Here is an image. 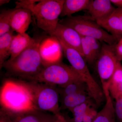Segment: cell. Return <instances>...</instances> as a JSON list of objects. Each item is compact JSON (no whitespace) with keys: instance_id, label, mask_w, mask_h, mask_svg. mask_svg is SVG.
I'll use <instances>...</instances> for the list:
<instances>
[{"instance_id":"cell-1","label":"cell","mask_w":122,"mask_h":122,"mask_svg":"<svg viewBox=\"0 0 122 122\" xmlns=\"http://www.w3.org/2000/svg\"><path fill=\"white\" fill-rule=\"evenodd\" d=\"M46 36L34 37L33 41L22 52L12 60L8 59L2 65L8 76L30 81L44 68L39 48L41 42Z\"/></svg>"},{"instance_id":"cell-2","label":"cell","mask_w":122,"mask_h":122,"mask_svg":"<svg viewBox=\"0 0 122 122\" xmlns=\"http://www.w3.org/2000/svg\"><path fill=\"white\" fill-rule=\"evenodd\" d=\"M0 103L1 107L11 115L37 109L26 81L12 77L5 80L1 87Z\"/></svg>"},{"instance_id":"cell-3","label":"cell","mask_w":122,"mask_h":122,"mask_svg":"<svg viewBox=\"0 0 122 122\" xmlns=\"http://www.w3.org/2000/svg\"><path fill=\"white\" fill-rule=\"evenodd\" d=\"M59 23L73 29L81 36L93 37L111 45L116 44L122 37L108 32L90 16H71L60 20Z\"/></svg>"},{"instance_id":"cell-4","label":"cell","mask_w":122,"mask_h":122,"mask_svg":"<svg viewBox=\"0 0 122 122\" xmlns=\"http://www.w3.org/2000/svg\"><path fill=\"white\" fill-rule=\"evenodd\" d=\"M65 0H41L30 9L37 26L46 33L54 30L59 23Z\"/></svg>"},{"instance_id":"cell-5","label":"cell","mask_w":122,"mask_h":122,"mask_svg":"<svg viewBox=\"0 0 122 122\" xmlns=\"http://www.w3.org/2000/svg\"><path fill=\"white\" fill-rule=\"evenodd\" d=\"M33 96L37 110L55 115L60 112V97L56 86L47 83L26 81Z\"/></svg>"},{"instance_id":"cell-6","label":"cell","mask_w":122,"mask_h":122,"mask_svg":"<svg viewBox=\"0 0 122 122\" xmlns=\"http://www.w3.org/2000/svg\"><path fill=\"white\" fill-rule=\"evenodd\" d=\"M78 81H83L73 68L61 62L45 67L30 81L62 86Z\"/></svg>"},{"instance_id":"cell-7","label":"cell","mask_w":122,"mask_h":122,"mask_svg":"<svg viewBox=\"0 0 122 122\" xmlns=\"http://www.w3.org/2000/svg\"><path fill=\"white\" fill-rule=\"evenodd\" d=\"M114 46L102 42V51L95 62L102 86L108 83L110 80L118 61L116 55Z\"/></svg>"},{"instance_id":"cell-8","label":"cell","mask_w":122,"mask_h":122,"mask_svg":"<svg viewBox=\"0 0 122 122\" xmlns=\"http://www.w3.org/2000/svg\"><path fill=\"white\" fill-rule=\"evenodd\" d=\"M39 50L44 68L61 62L63 49L56 37L49 36L44 38L41 42Z\"/></svg>"},{"instance_id":"cell-9","label":"cell","mask_w":122,"mask_h":122,"mask_svg":"<svg viewBox=\"0 0 122 122\" xmlns=\"http://www.w3.org/2000/svg\"><path fill=\"white\" fill-rule=\"evenodd\" d=\"M57 39L61 43L63 53L71 66L79 75L84 82L88 83L91 81L93 77L84 57L78 51L69 46L60 39Z\"/></svg>"},{"instance_id":"cell-10","label":"cell","mask_w":122,"mask_h":122,"mask_svg":"<svg viewBox=\"0 0 122 122\" xmlns=\"http://www.w3.org/2000/svg\"><path fill=\"white\" fill-rule=\"evenodd\" d=\"M48 34L60 39L69 46L78 51L83 57L82 36L73 29L59 23L55 29Z\"/></svg>"},{"instance_id":"cell-11","label":"cell","mask_w":122,"mask_h":122,"mask_svg":"<svg viewBox=\"0 0 122 122\" xmlns=\"http://www.w3.org/2000/svg\"><path fill=\"white\" fill-rule=\"evenodd\" d=\"M32 12L28 9H16L11 18V29L17 33H26L32 22Z\"/></svg>"},{"instance_id":"cell-12","label":"cell","mask_w":122,"mask_h":122,"mask_svg":"<svg viewBox=\"0 0 122 122\" xmlns=\"http://www.w3.org/2000/svg\"><path fill=\"white\" fill-rule=\"evenodd\" d=\"M110 0H90L86 10L90 16L96 21L109 16L115 10Z\"/></svg>"},{"instance_id":"cell-13","label":"cell","mask_w":122,"mask_h":122,"mask_svg":"<svg viewBox=\"0 0 122 122\" xmlns=\"http://www.w3.org/2000/svg\"><path fill=\"white\" fill-rule=\"evenodd\" d=\"M11 115L13 122H54L56 117L55 115L37 109Z\"/></svg>"},{"instance_id":"cell-14","label":"cell","mask_w":122,"mask_h":122,"mask_svg":"<svg viewBox=\"0 0 122 122\" xmlns=\"http://www.w3.org/2000/svg\"><path fill=\"white\" fill-rule=\"evenodd\" d=\"M105 94L106 103L92 122H116L114 106L108 90L107 84L102 86Z\"/></svg>"},{"instance_id":"cell-15","label":"cell","mask_w":122,"mask_h":122,"mask_svg":"<svg viewBox=\"0 0 122 122\" xmlns=\"http://www.w3.org/2000/svg\"><path fill=\"white\" fill-rule=\"evenodd\" d=\"M34 38L31 37L26 33L14 35L11 42L10 53L9 59L12 60L17 57L30 45Z\"/></svg>"},{"instance_id":"cell-16","label":"cell","mask_w":122,"mask_h":122,"mask_svg":"<svg viewBox=\"0 0 122 122\" xmlns=\"http://www.w3.org/2000/svg\"><path fill=\"white\" fill-rule=\"evenodd\" d=\"M105 26L112 35L122 36V8H116L105 19Z\"/></svg>"},{"instance_id":"cell-17","label":"cell","mask_w":122,"mask_h":122,"mask_svg":"<svg viewBox=\"0 0 122 122\" xmlns=\"http://www.w3.org/2000/svg\"><path fill=\"white\" fill-rule=\"evenodd\" d=\"M108 90L112 98L116 99L122 96V65L118 61L115 70L107 83Z\"/></svg>"},{"instance_id":"cell-18","label":"cell","mask_w":122,"mask_h":122,"mask_svg":"<svg viewBox=\"0 0 122 122\" xmlns=\"http://www.w3.org/2000/svg\"><path fill=\"white\" fill-rule=\"evenodd\" d=\"M92 99L87 92L70 95L61 98V110H70ZM93 100V99H92Z\"/></svg>"},{"instance_id":"cell-19","label":"cell","mask_w":122,"mask_h":122,"mask_svg":"<svg viewBox=\"0 0 122 122\" xmlns=\"http://www.w3.org/2000/svg\"><path fill=\"white\" fill-rule=\"evenodd\" d=\"M90 1V0H66L60 17H68L79 11L86 10Z\"/></svg>"},{"instance_id":"cell-20","label":"cell","mask_w":122,"mask_h":122,"mask_svg":"<svg viewBox=\"0 0 122 122\" xmlns=\"http://www.w3.org/2000/svg\"><path fill=\"white\" fill-rule=\"evenodd\" d=\"M14 34L12 29L9 32L0 36V67L11 56L10 48Z\"/></svg>"},{"instance_id":"cell-21","label":"cell","mask_w":122,"mask_h":122,"mask_svg":"<svg viewBox=\"0 0 122 122\" xmlns=\"http://www.w3.org/2000/svg\"><path fill=\"white\" fill-rule=\"evenodd\" d=\"M58 88L60 97L82 92H87L88 89L86 83L82 81L72 82Z\"/></svg>"},{"instance_id":"cell-22","label":"cell","mask_w":122,"mask_h":122,"mask_svg":"<svg viewBox=\"0 0 122 122\" xmlns=\"http://www.w3.org/2000/svg\"><path fill=\"white\" fill-rule=\"evenodd\" d=\"M15 8L4 9L0 14V36L11 30V18Z\"/></svg>"},{"instance_id":"cell-23","label":"cell","mask_w":122,"mask_h":122,"mask_svg":"<svg viewBox=\"0 0 122 122\" xmlns=\"http://www.w3.org/2000/svg\"><path fill=\"white\" fill-rule=\"evenodd\" d=\"M81 46L83 56L87 63L92 65L95 63L96 60L89 44L84 37L82 36Z\"/></svg>"},{"instance_id":"cell-24","label":"cell","mask_w":122,"mask_h":122,"mask_svg":"<svg viewBox=\"0 0 122 122\" xmlns=\"http://www.w3.org/2000/svg\"><path fill=\"white\" fill-rule=\"evenodd\" d=\"M84 37L91 48L94 57L96 61L102 51V42L93 37Z\"/></svg>"},{"instance_id":"cell-25","label":"cell","mask_w":122,"mask_h":122,"mask_svg":"<svg viewBox=\"0 0 122 122\" xmlns=\"http://www.w3.org/2000/svg\"><path fill=\"white\" fill-rule=\"evenodd\" d=\"M97 105L95 103L93 100L92 99L69 110L72 113L73 116L85 114L90 107H95Z\"/></svg>"},{"instance_id":"cell-26","label":"cell","mask_w":122,"mask_h":122,"mask_svg":"<svg viewBox=\"0 0 122 122\" xmlns=\"http://www.w3.org/2000/svg\"><path fill=\"white\" fill-rule=\"evenodd\" d=\"M115 111L119 121L122 122V96L115 99Z\"/></svg>"},{"instance_id":"cell-27","label":"cell","mask_w":122,"mask_h":122,"mask_svg":"<svg viewBox=\"0 0 122 122\" xmlns=\"http://www.w3.org/2000/svg\"><path fill=\"white\" fill-rule=\"evenodd\" d=\"M114 49L118 61H122V36L115 45Z\"/></svg>"},{"instance_id":"cell-28","label":"cell","mask_w":122,"mask_h":122,"mask_svg":"<svg viewBox=\"0 0 122 122\" xmlns=\"http://www.w3.org/2000/svg\"><path fill=\"white\" fill-rule=\"evenodd\" d=\"M0 122H13L11 114L1 107L0 110Z\"/></svg>"},{"instance_id":"cell-29","label":"cell","mask_w":122,"mask_h":122,"mask_svg":"<svg viewBox=\"0 0 122 122\" xmlns=\"http://www.w3.org/2000/svg\"><path fill=\"white\" fill-rule=\"evenodd\" d=\"M55 115L56 117L54 122H69L68 117L61 112Z\"/></svg>"},{"instance_id":"cell-30","label":"cell","mask_w":122,"mask_h":122,"mask_svg":"<svg viewBox=\"0 0 122 122\" xmlns=\"http://www.w3.org/2000/svg\"><path fill=\"white\" fill-rule=\"evenodd\" d=\"M85 114L73 116V118L68 117L69 122H83V118Z\"/></svg>"},{"instance_id":"cell-31","label":"cell","mask_w":122,"mask_h":122,"mask_svg":"<svg viewBox=\"0 0 122 122\" xmlns=\"http://www.w3.org/2000/svg\"><path fill=\"white\" fill-rule=\"evenodd\" d=\"M93 119L90 115L88 112H86L84 115L83 118V122H92Z\"/></svg>"},{"instance_id":"cell-32","label":"cell","mask_w":122,"mask_h":122,"mask_svg":"<svg viewBox=\"0 0 122 122\" xmlns=\"http://www.w3.org/2000/svg\"><path fill=\"white\" fill-rule=\"evenodd\" d=\"M113 4L117 7V8H122V0H110Z\"/></svg>"},{"instance_id":"cell-33","label":"cell","mask_w":122,"mask_h":122,"mask_svg":"<svg viewBox=\"0 0 122 122\" xmlns=\"http://www.w3.org/2000/svg\"><path fill=\"white\" fill-rule=\"evenodd\" d=\"M10 0H0V5L2 6L3 5L7 4L10 2Z\"/></svg>"}]
</instances>
